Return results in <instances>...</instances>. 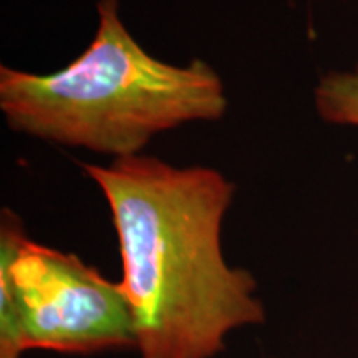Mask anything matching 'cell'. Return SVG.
I'll return each instance as SVG.
<instances>
[{
	"label": "cell",
	"instance_id": "4",
	"mask_svg": "<svg viewBox=\"0 0 358 358\" xmlns=\"http://www.w3.org/2000/svg\"><path fill=\"white\" fill-rule=\"evenodd\" d=\"M313 101L324 122L358 128V65L352 71L322 75L313 90Z\"/></svg>",
	"mask_w": 358,
	"mask_h": 358
},
{
	"label": "cell",
	"instance_id": "2",
	"mask_svg": "<svg viewBox=\"0 0 358 358\" xmlns=\"http://www.w3.org/2000/svg\"><path fill=\"white\" fill-rule=\"evenodd\" d=\"M95 37L52 73L0 65V111L13 131L115 159L140 155L159 133L226 115L222 78L208 62L174 65L150 55L98 0Z\"/></svg>",
	"mask_w": 358,
	"mask_h": 358
},
{
	"label": "cell",
	"instance_id": "1",
	"mask_svg": "<svg viewBox=\"0 0 358 358\" xmlns=\"http://www.w3.org/2000/svg\"><path fill=\"white\" fill-rule=\"evenodd\" d=\"M82 168L110 206L141 358H213L266 320L256 279L224 259L236 186L221 171L143 155Z\"/></svg>",
	"mask_w": 358,
	"mask_h": 358
},
{
	"label": "cell",
	"instance_id": "3",
	"mask_svg": "<svg viewBox=\"0 0 358 358\" xmlns=\"http://www.w3.org/2000/svg\"><path fill=\"white\" fill-rule=\"evenodd\" d=\"M136 347L131 303L75 254L30 241L22 219L0 217V358L32 348L95 353Z\"/></svg>",
	"mask_w": 358,
	"mask_h": 358
}]
</instances>
